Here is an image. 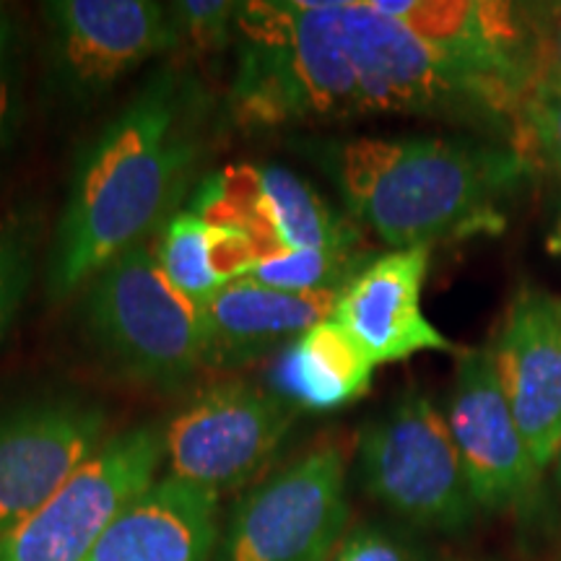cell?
<instances>
[{
	"mask_svg": "<svg viewBox=\"0 0 561 561\" xmlns=\"http://www.w3.org/2000/svg\"><path fill=\"white\" fill-rule=\"evenodd\" d=\"M32 237L9 224L0 229V343L11 331L32 284Z\"/></svg>",
	"mask_w": 561,
	"mask_h": 561,
	"instance_id": "603a6c76",
	"label": "cell"
},
{
	"mask_svg": "<svg viewBox=\"0 0 561 561\" xmlns=\"http://www.w3.org/2000/svg\"><path fill=\"white\" fill-rule=\"evenodd\" d=\"M83 289V331L121 375L178 388L206 367L201 307L167 280L151 242L133 244Z\"/></svg>",
	"mask_w": 561,
	"mask_h": 561,
	"instance_id": "277c9868",
	"label": "cell"
},
{
	"mask_svg": "<svg viewBox=\"0 0 561 561\" xmlns=\"http://www.w3.org/2000/svg\"><path fill=\"white\" fill-rule=\"evenodd\" d=\"M210 229L193 210L180 208L161 224L157 231V244H151L159 268L195 307H203L214 299L227 280L216 273L210 263Z\"/></svg>",
	"mask_w": 561,
	"mask_h": 561,
	"instance_id": "d6986e66",
	"label": "cell"
},
{
	"mask_svg": "<svg viewBox=\"0 0 561 561\" xmlns=\"http://www.w3.org/2000/svg\"><path fill=\"white\" fill-rule=\"evenodd\" d=\"M536 13L538 32H541V45L546 60L561 73V3L559 5H538Z\"/></svg>",
	"mask_w": 561,
	"mask_h": 561,
	"instance_id": "484cf974",
	"label": "cell"
},
{
	"mask_svg": "<svg viewBox=\"0 0 561 561\" xmlns=\"http://www.w3.org/2000/svg\"><path fill=\"white\" fill-rule=\"evenodd\" d=\"M187 210L280 250H364L362 231L307 180L278 164H231L198 180Z\"/></svg>",
	"mask_w": 561,
	"mask_h": 561,
	"instance_id": "9c48e42d",
	"label": "cell"
},
{
	"mask_svg": "<svg viewBox=\"0 0 561 561\" xmlns=\"http://www.w3.org/2000/svg\"><path fill=\"white\" fill-rule=\"evenodd\" d=\"M339 291L294 294L234 278L201 307L206 367L231 369L278 354L333 314Z\"/></svg>",
	"mask_w": 561,
	"mask_h": 561,
	"instance_id": "2e32d148",
	"label": "cell"
},
{
	"mask_svg": "<svg viewBox=\"0 0 561 561\" xmlns=\"http://www.w3.org/2000/svg\"><path fill=\"white\" fill-rule=\"evenodd\" d=\"M104 411L45 398L0 413V536L45 507L104 445Z\"/></svg>",
	"mask_w": 561,
	"mask_h": 561,
	"instance_id": "8fae6325",
	"label": "cell"
},
{
	"mask_svg": "<svg viewBox=\"0 0 561 561\" xmlns=\"http://www.w3.org/2000/svg\"><path fill=\"white\" fill-rule=\"evenodd\" d=\"M210 104L180 68L144 81L89 140L47 257V291L66 299L133 244L149 242L180 201L191 198L206 151Z\"/></svg>",
	"mask_w": 561,
	"mask_h": 561,
	"instance_id": "6da1fadb",
	"label": "cell"
},
{
	"mask_svg": "<svg viewBox=\"0 0 561 561\" xmlns=\"http://www.w3.org/2000/svg\"><path fill=\"white\" fill-rule=\"evenodd\" d=\"M553 479H557V486L561 489V450L557 455V460H553Z\"/></svg>",
	"mask_w": 561,
	"mask_h": 561,
	"instance_id": "4316f807",
	"label": "cell"
},
{
	"mask_svg": "<svg viewBox=\"0 0 561 561\" xmlns=\"http://www.w3.org/2000/svg\"><path fill=\"white\" fill-rule=\"evenodd\" d=\"M307 153L356 221L392 250L496 234L502 203L528 178L523 151L447 138L320 140Z\"/></svg>",
	"mask_w": 561,
	"mask_h": 561,
	"instance_id": "7a4b0ae2",
	"label": "cell"
},
{
	"mask_svg": "<svg viewBox=\"0 0 561 561\" xmlns=\"http://www.w3.org/2000/svg\"><path fill=\"white\" fill-rule=\"evenodd\" d=\"M331 561H426V557L396 533L377 525H359L343 536Z\"/></svg>",
	"mask_w": 561,
	"mask_h": 561,
	"instance_id": "cb8c5ba5",
	"label": "cell"
},
{
	"mask_svg": "<svg viewBox=\"0 0 561 561\" xmlns=\"http://www.w3.org/2000/svg\"><path fill=\"white\" fill-rule=\"evenodd\" d=\"M375 364L333 318L318 322L271 364V392L289 409L339 411L371 388Z\"/></svg>",
	"mask_w": 561,
	"mask_h": 561,
	"instance_id": "ac0fdd59",
	"label": "cell"
},
{
	"mask_svg": "<svg viewBox=\"0 0 561 561\" xmlns=\"http://www.w3.org/2000/svg\"><path fill=\"white\" fill-rule=\"evenodd\" d=\"M164 432L110 437L45 507L0 536V561H89L115 517L157 481Z\"/></svg>",
	"mask_w": 561,
	"mask_h": 561,
	"instance_id": "52a82bcc",
	"label": "cell"
},
{
	"mask_svg": "<svg viewBox=\"0 0 561 561\" xmlns=\"http://www.w3.org/2000/svg\"><path fill=\"white\" fill-rule=\"evenodd\" d=\"M447 430L479 512H528L536 504L543 471L512 419L491 348L460 354Z\"/></svg>",
	"mask_w": 561,
	"mask_h": 561,
	"instance_id": "30bf717a",
	"label": "cell"
},
{
	"mask_svg": "<svg viewBox=\"0 0 561 561\" xmlns=\"http://www.w3.org/2000/svg\"><path fill=\"white\" fill-rule=\"evenodd\" d=\"M219 538V496L164 476L115 517L89 561H214Z\"/></svg>",
	"mask_w": 561,
	"mask_h": 561,
	"instance_id": "e0dca14e",
	"label": "cell"
},
{
	"mask_svg": "<svg viewBox=\"0 0 561 561\" xmlns=\"http://www.w3.org/2000/svg\"><path fill=\"white\" fill-rule=\"evenodd\" d=\"M19 53L16 32L0 13V157L11 146L19 123Z\"/></svg>",
	"mask_w": 561,
	"mask_h": 561,
	"instance_id": "d4e9b609",
	"label": "cell"
},
{
	"mask_svg": "<svg viewBox=\"0 0 561 561\" xmlns=\"http://www.w3.org/2000/svg\"><path fill=\"white\" fill-rule=\"evenodd\" d=\"M517 123L530 151L549 167L561 185V73L546 60V55L541 70L525 91Z\"/></svg>",
	"mask_w": 561,
	"mask_h": 561,
	"instance_id": "44dd1931",
	"label": "cell"
},
{
	"mask_svg": "<svg viewBox=\"0 0 561 561\" xmlns=\"http://www.w3.org/2000/svg\"><path fill=\"white\" fill-rule=\"evenodd\" d=\"M371 261L369 250H280L244 278L278 291H339Z\"/></svg>",
	"mask_w": 561,
	"mask_h": 561,
	"instance_id": "ffe728a7",
	"label": "cell"
},
{
	"mask_svg": "<svg viewBox=\"0 0 561 561\" xmlns=\"http://www.w3.org/2000/svg\"><path fill=\"white\" fill-rule=\"evenodd\" d=\"M180 50L216 53L234 39L240 3L234 0H180L167 3Z\"/></svg>",
	"mask_w": 561,
	"mask_h": 561,
	"instance_id": "7402d4cb",
	"label": "cell"
},
{
	"mask_svg": "<svg viewBox=\"0 0 561 561\" xmlns=\"http://www.w3.org/2000/svg\"><path fill=\"white\" fill-rule=\"evenodd\" d=\"M369 5L401 21L437 50L520 91H528L543 66L536 13L525 5L483 0H371Z\"/></svg>",
	"mask_w": 561,
	"mask_h": 561,
	"instance_id": "5bb4252c",
	"label": "cell"
},
{
	"mask_svg": "<svg viewBox=\"0 0 561 561\" xmlns=\"http://www.w3.org/2000/svg\"><path fill=\"white\" fill-rule=\"evenodd\" d=\"M294 409L276 392L234 380L201 390L164 430L172 479L214 491L248 486L278 453Z\"/></svg>",
	"mask_w": 561,
	"mask_h": 561,
	"instance_id": "ba28073f",
	"label": "cell"
},
{
	"mask_svg": "<svg viewBox=\"0 0 561 561\" xmlns=\"http://www.w3.org/2000/svg\"><path fill=\"white\" fill-rule=\"evenodd\" d=\"M346 523V460L318 447L237 502L214 561H331Z\"/></svg>",
	"mask_w": 561,
	"mask_h": 561,
	"instance_id": "8992f818",
	"label": "cell"
},
{
	"mask_svg": "<svg viewBox=\"0 0 561 561\" xmlns=\"http://www.w3.org/2000/svg\"><path fill=\"white\" fill-rule=\"evenodd\" d=\"M335 19L356 81L359 115H430L500 123L520 115L525 91L437 50L369 3L335 0Z\"/></svg>",
	"mask_w": 561,
	"mask_h": 561,
	"instance_id": "3957f363",
	"label": "cell"
},
{
	"mask_svg": "<svg viewBox=\"0 0 561 561\" xmlns=\"http://www.w3.org/2000/svg\"><path fill=\"white\" fill-rule=\"evenodd\" d=\"M432 248L375 255L343 286L331 318L375 367L405 362L421 351H455L421 310Z\"/></svg>",
	"mask_w": 561,
	"mask_h": 561,
	"instance_id": "9a60e30c",
	"label": "cell"
},
{
	"mask_svg": "<svg viewBox=\"0 0 561 561\" xmlns=\"http://www.w3.org/2000/svg\"><path fill=\"white\" fill-rule=\"evenodd\" d=\"M491 356L512 419L546 471L561 450V299L536 286L517 291Z\"/></svg>",
	"mask_w": 561,
	"mask_h": 561,
	"instance_id": "4fadbf2b",
	"label": "cell"
},
{
	"mask_svg": "<svg viewBox=\"0 0 561 561\" xmlns=\"http://www.w3.org/2000/svg\"><path fill=\"white\" fill-rule=\"evenodd\" d=\"M364 491L416 528L460 533L476 520L447 419L419 390H405L388 413L364 424L356 445Z\"/></svg>",
	"mask_w": 561,
	"mask_h": 561,
	"instance_id": "5b68a950",
	"label": "cell"
},
{
	"mask_svg": "<svg viewBox=\"0 0 561 561\" xmlns=\"http://www.w3.org/2000/svg\"><path fill=\"white\" fill-rule=\"evenodd\" d=\"M58 83L73 100L94 96L178 50L170 9L153 0H55L45 3Z\"/></svg>",
	"mask_w": 561,
	"mask_h": 561,
	"instance_id": "7c38bea8",
	"label": "cell"
}]
</instances>
